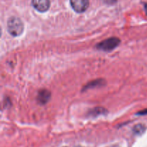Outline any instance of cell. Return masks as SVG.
<instances>
[{
	"label": "cell",
	"mask_w": 147,
	"mask_h": 147,
	"mask_svg": "<svg viewBox=\"0 0 147 147\" xmlns=\"http://www.w3.org/2000/svg\"><path fill=\"white\" fill-rule=\"evenodd\" d=\"M111 147H119V146H111Z\"/></svg>",
	"instance_id": "8fae6325"
},
{
	"label": "cell",
	"mask_w": 147,
	"mask_h": 147,
	"mask_svg": "<svg viewBox=\"0 0 147 147\" xmlns=\"http://www.w3.org/2000/svg\"><path fill=\"white\" fill-rule=\"evenodd\" d=\"M7 30L9 34L14 37L21 35L24 31V25L22 22L17 17H10L7 22Z\"/></svg>",
	"instance_id": "6da1fadb"
},
{
	"label": "cell",
	"mask_w": 147,
	"mask_h": 147,
	"mask_svg": "<svg viewBox=\"0 0 147 147\" xmlns=\"http://www.w3.org/2000/svg\"><path fill=\"white\" fill-rule=\"evenodd\" d=\"M70 5L75 11L83 13L89 6V0H70Z\"/></svg>",
	"instance_id": "3957f363"
},
{
	"label": "cell",
	"mask_w": 147,
	"mask_h": 147,
	"mask_svg": "<svg viewBox=\"0 0 147 147\" xmlns=\"http://www.w3.org/2000/svg\"><path fill=\"white\" fill-rule=\"evenodd\" d=\"M144 128L142 125H136L134 127V132L138 135L142 134L144 132Z\"/></svg>",
	"instance_id": "8992f818"
},
{
	"label": "cell",
	"mask_w": 147,
	"mask_h": 147,
	"mask_svg": "<svg viewBox=\"0 0 147 147\" xmlns=\"http://www.w3.org/2000/svg\"><path fill=\"white\" fill-rule=\"evenodd\" d=\"M32 4L34 8L40 12H45L50 6V0H32Z\"/></svg>",
	"instance_id": "277c9868"
},
{
	"label": "cell",
	"mask_w": 147,
	"mask_h": 147,
	"mask_svg": "<svg viewBox=\"0 0 147 147\" xmlns=\"http://www.w3.org/2000/svg\"><path fill=\"white\" fill-rule=\"evenodd\" d=\"M146 113H147V110L143 111L140 112V113H139V115H145Z\"/></svg>",
	"instance_id": "9c48e42d"
},
{
	"label": "cell",
	"mask_w": 147,
	"mask_h": 147,
	"mask_svg": "<svg viewBox=\"0 0 147 147\" xmlns=\"http://www.w3.org/2000/svg\"><path fill=\"white\" fill-rule=\"evenodd\" d=\"M105 3L106 4H114L116 3V0H103Z\"/></svg>",
	"instance_id": "ba28073f"
},
{
	"label": "cell",
	"mask_w": 147,
	"mask_h": 147,
	"mask_svg": "<svg viewBox=\"0 0 147 147\" xmlns=\"http://www.w3.org/2000/svg\"><path fill=\"white\" fill-rule=\"evenodd\" d=\"M120 43V40L116 37L107 39V40L102 41L97 45V47L99 50H104V51H111L116 48Z\"/></svg>",
	"instance_id": "7a4b0ae2"
},
{
	"label": "cell",
	"mask_w": 147,
	"mask_h": 147,
	"mask_svg": "<svg viewBox=\"0 0 147 147\" xmlns=\"http://www.w3.org/2000/svg\"><path fill=\"white\" fill-rule=\"evenodd\" d=\"M104 109H103L102 108H96V109L94 110V111L91 112V115H96L97 116V113H104Z\"/></svg>",
	"instance_id": "52a82bcc"
},
{
	"label": "cell",
	"mask_w": 147,
	"mask_h": 147,
	"mask_svg": "<svg viewBox=\"0 0 147 147\" xmlns=\"http://www.w3.org/2000/svg\"><path fill=\"white\" fill-rule=\"evenodd\" d=\"M145 11H146V14L147 15V4H145Z\"/></svg>",
	"instance_id": "30bf717a"
},
{
	"label": "cell",
	"mask_w": 147,
	"mask_h": 147,
	"mask_svg": "<svg viewBox=\"0 0 147 147\" xmlns=\"http://www.w3.org/2000/svg\"><path fill=\"white\" fill-rule=\"evenodd\" d=\"M50 98V93L47 90H43L39 92L37 100L40 104H45Z\"/></svg>",
	"instance_id": "5b68a950"
},
{
	"label": "cell",
	"mask_w": 147,
	"mask_h": 147,
	"mask_svg": "<svg viewBox=\"0 0 147 147\" xmlns=\"http://www.w3.org/2000/svg\"><path fill=\"white\" fill-rule=\"evenodd\" d=\"M76 147H82V146H76Z\"/></svg>",
	"instance_id": "7c38bea8"
}]
</instances>
